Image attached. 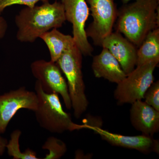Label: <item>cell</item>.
<instances>
[{
  "label": "cell",
  "mask_w": 159,
  "mask_h": 159,
  "mask_svg": "<svg viewBox=\"0 0 159 159\" xmlns=\"http://www.w3.org/2000/svg\"><path fill=\"white\" fill-rule=\"evenodd\" d=\"M159 0H134L124 4L117 13L116 31L137 48L147 34L159 28Z\"/></svg>",
  "instance_id": "6da1fadb"
},
{
  "label": "cell",
  "mask_w": 159,
  "mask_h": 159,
  "mask_svg": "<svg viewBox=\"0 0 159 159\" xmlns=\"http://www.w3.org/2000/svg\"><path fill=\"white\" fill-rule=\"evenodd\" d=\"M66 20L62 3L49 1L39 6L26 7L15 17L16 37L22 43H34L43 34L62 27Z\"/></svg>",
  "instance_id": "7a4b0ae2"
},
{
  "label": "cell",
  "mask_w": 159,
  "mask_h": 159,
  "mask_svg": "<svg viewBox=\"0 0 159 159\" xmlns=\"http://www.w3.org/2000/svg\"><path fill=\"white\" fill-rule=\"evenodd\" d=\"M34 90L38 99L34 115L41 127L53 134L81 129V125L74 123L70 114L64 110L58 94L45 93L37 80Z\"/></svg>",
  "instance_id": "3957f363"
},
{
  "label": "cell",
  "mask_w": 159,
  "mask_h": 159,
  "mask_svg": "<svg viewBox=\"0 0 159 159\" xmlns=\"http://www.w3.org/2000/svg\"><path fill=\"white\" fill-rule=\"evenodd\" d=\"M82 55L75 45L65 52L56 62L67 80L72 108L77 119L85 112L89 106L82 71Z\"/></svg>",
  "instance_id": "277c9868"
},
{
  "label": "cell",
  "mask_w": 159,
  "mask_h": 159,
  "mask_svg": "<svg viewBox=\"0 0 159 159\" xmlns=\"http://www.w3.org/2000/svg\"><path fill=\"white\" fill-rule=\"evenodd\" d=\"M159 59L153 60L136 68L117 84L114 98L118 105L132 103L144 99V94L153 82V73Z\"/></svg>",
  "instance_id": "5b68a950"
},
{
  "label": "cell",
  "mask_w": 159,
  "mask_h": 159,
  "mask_svg": "<svg viewBox=\"0 0 159 159\" xmlns=\"http://www.w3.org/2000/svg\"><path fill=\"white\" fill-rule=\"evenodd\" d=\"M31 73L47 93H56L62 97L66 108H72L67 83L56 62L43 59L33 61L30 66Z\"/></svg>",
  "instance_id": "8992f818"
},
{
  "label": "cell",
  "mask_w": 159,
  "mask_h": 159,
  "mask_svg": "<svg viewBox=\"0 0 159 159\" xmlns=\"http://www.w3.org/2000/svg\"><path fill=\"white\" fill-rule=\"evenodd\" d=\"M90 6L93 21L86 30L94 44L101 47L103 40L112 31L117 17L114 0H86Z\"/></svg>",
  "instance_id": "52a82bcc"
},
{
  "label": "cell",
  "mask_w": 159,
  "mask_h": 159,
  "mask_svg": "<svg viewBox=\"0 0 159 159\" xmlns=\"http://www.w3.org/2000/svg\"><path fill=\"white\" fill-rule=\"evenodd\" d=\"M66 20L72 25L73 37L75 45L83 55L91 56L93 48L89 42L85 29L89 15V9L86 0H61Z\"/></svg>",
  "instance_id": "ba28073f"
},
{
  "label": "cell",
  "mask_w": 159,
  "mask_h": 159,
  "mask_svg": "<svg viewBox=\"0 0 159 159\" xmlns=\"http://www.w3.org/2000/svg\"><path fill=\"white\" fill-rule=\"evenodd\" d=\"M38 103L35 92L24 86L0 95V134L5 133L9 122L19 110L25 109L34 112Z\"/></svg>",
  "instance_id": "9c48e42d"
},
{
  "label": "cell",
  "mask_w": 159,
  "mask_h": 159,
  "mask_svg": "<svg viewBox=\"0 0 159 159\" xmlns=\"http://www.w3.org/2000/svg\"><path fill=\"white\" fill-rule=\"evenodd\" d=\"M81 128L88 129L98 134L101 139L111 145L130 149H135L143 153L154 152L159 153V140L153 137L141 135L139 136H125L110 132L102 129L99 125H93L87 123L81 125Z\"/></svg>",
  "instance_id": "30bf717a"
},
{
  "label": "cell",
  "mask_w": 159,
  "mask_h": 159,
  "mask_svg": "<svg viewBox=\"0 0 159 159\" xmlns=\"http://www.w3.org/2000/svg\"><path fill=\"white\" fill-rule=\"evenodd\" d=\"M101 47L113 55L126 75L136 66L138 49L119 32H112L103 40Z\"/></svg>",
  "instance_id": "8fae6325"
},
{
  "label": "cell",
  "mask_w": 159,
  "mask_h": 159,
  "mask_svg": "<svg viewBox=\"0 0 159 159\" xmlns=\"http://www.w3.org/2000/svg\"><path fill=\"white\" fill-rule=\"evenodd\" d=\"M131 123L142 134L153 137L159 131V111L142 100L132 103L129 111Z\"/></svg>",
  "instance_id": "7c38bea8"
},
{
  "label": "cell",
  "mask_w": 159,
  "mask_h": 159,
  "mask_svg": "<svg viewBox=\"0 0 159 159\" xmlns=\"http://www.w3.org/2000/svg\"><path fill=\"white\" fill-rule=\"evenodd\" d=\"M92 68L95 77L117 84L126 76L119 61L105 48H102L101 53L94 56Z\"/></svg>",
  "instance_id": "4fadbf2b"
},
{
  "label": "cell",
  "mask_w": 159,
  "mask_h": 159,
  "mask_svg": "<svg viewBox=\"0 0 159 159\" xmlns=\"http://www.w3.org/2000/svg\"><path fill=\"white\" fill-rule=\"evenodd\" d=\"M46 44L50 53L51 61L56 62L65 52L76 45L73 36L63 34L54 29L40 37Z\"/></svg>",
  "instance_id": "5bb4252c"
},
{
  "label": "cell",
  "mask_w": 159,
  "mask_h": 159,
  "mask_svg": "<svg viewBox=\"0 0 159 159\" xmlns=\"http://www.w3.org/2000/svg\"><path fill=\"white\" fill-rule=\"evenodd\" d=\"M137 50V66L159 59V29L150 31Z\"/></svg>",
  "instance_id": "9a60e30c"
},
{
  "label": "cell",
  "mask_w": 159,
  "mask_h": 159,
  "mask_svg": "<svg viewBox=\"0 0 159 159\" xmlns=\"http://www.w3.org/2000/svg\"><path fill=\"white\" fill-rule=\"evenodd\" d=\"M22 132L19 129H16L10 135V139L6 145V150L9 156L13 159H38L35 151L28 148L24 152L20 149V139Z\"/></svg>",
  "instance_id": "2e32d148"
},
{
  "label": "cell",
  "mask_w": 159,
  "mask_h": 159,
  "mask_svg": "<svg viewBox=\"0 0 159 159\" xmlns=\"http://www.w3.org/2000/svg\"><path fill=\"white\" fill-rule=\"evenodd\" d=\"M42 148L48 150L44 159H59L66 152L67 147L63 141L56 137H50L45 142Z\"/></svg>",
  "instance_id": "e0dca14e"
},
{
  "label": "cell",
  "mask_w": 159,
  "mask_h": 159,
  "mask_svg": "<svg viewBox=\"0 0 159 159\" xmlns=\"http://www.w3.org/2000/svg\"><path fill=\"white\" fill-rule=\"evenodd\" d=\"M145 102L159 111V81L152 83L145 92Z\"/></svg>",
  "instance_id": "ac0fdd59"
},
{
  "label": "cell",
  "mask_w": 159,
  "mask_h": 159,
  "mask_svg": "<svg viewBox=\"0 0 159 159\" xmlns=\"http://www.w3.org/2000/svg\"><path fill=\"white\" fill-rule=\"evenodd\" d=\"M49 0H0V14L6 8L14 5H23L26 7H33L39 2H43Z\"/></svg>",
  "instance_id": "d6986e66"
},
{
  "label": "cell",
  "mask_w": 159,
  "mask_h": 159,
  "mask_svg": "<svg viewBox=\"0 0 159 159\" xmlns=\"http://www.w3.org/2000/svg\"><path fill=\"white\" fill-rule=\"evenodd\" d=\"M8 29V25L6 20L0 16V40L5 37Z\"/></svg>",
  "instance_id": "ffe728a7"
},
{
  "label": "cell",
  "mask_w": 159,
  "mask_h": 159,
  "mask_svg": "<svg viewBox=\"0 0 159 159\" xmlns=\"http://www.w3.org/2000/svg\"><path fill=\"white\" fill-rule=\"evenodd\" d=\"M8 142L7 139L0 136V156L3 155L6 151Z\"/></svg>",
  "instance_id": "44dd1931"
},
{
  "label": "cell",
  "mask_w": 159,
  "mask_h": 159,
  "mask_svg": "<svg viewBox=\"0 0 159 159\" xmlns=\"http://www.w3.org/2000/svg\"><path fill=\"white\" fill-rule=\"evenodd\" d=\"M131 1H132V0H122V2L123 4H125Z\"/></svg>",
  "instance_id": "7402d4cb"
}]
</instances>
